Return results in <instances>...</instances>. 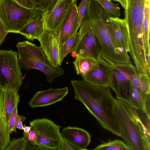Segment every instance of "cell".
I'll list each match as a JSON object with an SVG mask.
<instances>
[{
  "instance_id": "obj_9",
  "label": "cell",
  "mask_w": 150,
  "mask_h": 150,
  "mask_svg": "<svg viewBox=\"0 0 150 150\" xmlns=\"http://www.w3.org/2000/svg\"><path fill=\"white\" fill-rule=\"evenodd\" d=\"M77 33V43L74 52L76 54L97 59L100 53V47L86 12Z\"/></svg>"
},
{
  "instance_id": "obj_7",
  "label": "cell",
  "mask_w": 150,
  "mask_h": 150,
  "mask_svg": "<svg viewBox=\"0 0 150 150\" xmlns=\"http://www.w3.org/2000/svg\"><path fill=\"white\" fill-rule=\"evenodd\" d=\"M17 53L12 50H0V84L18 91L23 83L22 73Z\"/></svg>"
},
{
  "instance_id": "obj_41",
  "label": "cell",
  "mask_w": 150,
  "mask_h": 150,
  "mask_svg": "<svg viewBox=\"0 0 150 150\" xmlns=\"http://www.w3.org/2000/svg\"><path fill=\"white\" fill-rule=\"evenodd\" d=\"M1 89H2V87L0 84V90Z\"/></svg>"
},
{
  "instance_id": "obj_33",
  "label": "cell",
  "mask_w": 150,
  "mask_h": 150,
  "mask_svg": "<svg viewBox=\"0 0 150 150\" xmlns=\"http://www.w3.org/2000/svg\"><path fill=\"white\" fill-rule=\"evenodd\" d=\"M26 119L25 117L21 116L18 114H17L16 119L15 127L20 130H23L24 126L22 122H23Z\"/></svg>"
},
{
  "instance_id": "obj_37",
  "label": "cell",
  "mask_w": 150,
  "mask_h": 150,
  "mask_svg": "<svg viewBox=\"0 0 150 150\" xmlns=\"http://www.w3.org/2000/svg\"><path fill=\"white\" fill-rule=\"evenodd\" d=\"M131 81L134 86L141 92L140 85L139 74L137 73L134 74L131 77Z\"/></svg>"
},
{
  "instance_id": "obj_34",
  "label": "cell",
  "mask_w": 150,
  "mask_h": 150,
  "mask_svg": "<svg viewBox=\"0 0 150 150\" xmlns=\"http://www.w3.org/2000/svg\"><path fill=\"white\" fill-rule=\"evenodd\" d=\"M17 3L27 8L34 9V5L31 0H13Z\"/></svg>"
},
{
  "instance_id": "obj_31",
  "label": "cell",
  "mask_w": 150,
  "mask_h": 150,
  "mask_svg": "<svg viewBox=\"0 0 150 150\" xmlns=\"http://www.w3.org/2000/svg\"><path fill=\"white\" fill-rule=\"evenodd\" d=\"M59 150H79V149L62 137Z\"/></svg>"
},
{
  "instance_id": "obj_28",
  "label": "cell",
  "mask_w": 150,
  "mask_h": 150,
  "mask_svg": "<svg viewBox=\"0 0 150 150\" xmlns=\"http://www.w3.org/2000/svg\"><path fill=\"white\" fill-rule=\"evenodd\" d=\"M88 1V0H82L79 6L77 7L78 24L79 27L86 12Z\"/></svg>"
},
{
  "instance_id": "obj_10",
  "label": "cell",
  "mask_w": 150,
  "mask_h": 150,
  "mask_svg": "<svg viewBox=\"0 0 150 150\" xmlns=\"http://www.w3.org/2000/svg\"><path fill=\"white\" fill-rule=\"evenodd\" d=\"M76 3L74 0H60L52 10L43 12L42 17L45 29L58 32L64 20Z\"/></svg>"
},
{
  "instance_id": "obj_23",
  "label": "cell",
  "mask_w": 150,
  "mask_h": 150,
  "mask_svg": "<svg viewBox=\"0 0 150 150\" xmlns=\"http://www.w3.org/2000/svg\"><path fill=\"white\" fill-rule=\"evenodd\" d=\"M78 38V33L75 32L64 44L59 57L60 66L67 56L69 53L74 52Z\"/></svg>"
},
{
  "instance_id": "obj_29",
  "label": "cell",
  "mask_w": 150,
  "mask_h": 150,
  "mask_svg": "<svg viewBox=\"0 0 150 150\" xmlns=\"http://www.w3.org/2000/svg\"><path fill=\"white\" fill-rule=\"evenodd\" d=\"M18 114V105L15 107L11 115L8 123V130L9 133L12 134L13 132L17 133L16 129L15 127V121Z\"/></svg>"
},
{
  "instance_id": "obj_22",
  "label": "cell",
  "mask_w": 150,
  "mask_h": 150,
  "mask_svg": "<svg viewBox=\"0 0 150 150\" xmlns=\"http://www.w3.org/2000/svg\"><path fill=\"white\" fill-rule=\"evenodd\" d=\"M144 99L142 92L134 86L131 82L129 100L128 103L134 108L144 112Z\"/></svg>"
},
{
  "instance_id": "obj_11",
  "label": "cell",
  "mask_w": 150,
  "mask_h": 150,
  "mask_svg": "<svg viewBox=\"0 0 150 150\" xmlns=\"http://www.w3.org/2000/svg\"><path fill=\"white\" fill-rule=\"evenodd\" d=\"M67 87L49 89L37 92L28 103L32 108L49 105L61 101L68 93Z\"/></svg>"
},
{
  "instance_id": "obj_3",
  "label": "cell",
  "mask_w": 150,
  "mask_h": 150,
  "mask_svg": "<svg viewBox=\"0 0 150 150\" xmlns=\"http://www.w3.org/2000/svg\"><path fill=\"white\" fill-rule=\"evenodd\" d=\"M100 47V54L120 64L132 62L128 52L116 40L108 20L110 16L95 0H88L86 11Z\"/></svg>"
},
{
  "instance_id": "obj_5",
  "label": "cell",
  "mask_w": 150,
  "mask_h": 150,
  "mask_svg": "<svg viewBox=\"0 0 150 150\" xmlns=\"http://www.w3.org/2000/svg\"><path fill=\"white\" fill-rule=\"evenodd\" d=\"M97 59L109 69V86L115 93L116 98L128 103L131 77L134 74L138 73L135 66L132 62L120 64L113 62L100 53Z\"/></svg>"
},
{
  "instance_id": "obj_8",
  "label": "cell",
  "mask_w": 150,
  "mask_h": 150,
  "mask_svg": "<svg viewBox=\"0 0 150 150\" xmlns=\"http://www.w3.org/2000/svg\"><path fill=\"white\" fill-rule=\"evenodd\" d=\"M36 135V145L43 150H59L62 138L61 126L46 118L37 119L30 122Z\"/></svg>"
},
{
  "instance_id": "obj_21",
  "label": "cell",
  "mask_w": 150,
  "mask_h": 150,
  "mask_svg": "<svg viewBox=\"0 0 150 150\" xmlns=\"http://www.w3.org/2000/svg\"><path fill=\"white\" fill-rule=\"evenodd\" d=\"M150 0H145L142 25L143 39L145 56L150 54L149 42Z\"/></svg>"
},
{
  "instance_id": "obj_40",
  "label": "cell",
  "mask_w": 150,
  "mask_h": 150,
  "mask_svg": "<svg viewBox=\"0 0 150 150\" xmlns=\"http://www.w3.org/2000/svg\"><path fill=\"white\" fill-rule=\"evenodd\" d=\"M118 2L120 3L122 7L125 9L126 7V0H118Z\"/></svg>"
},
{
  "instance_id": "obj_24",
  "label": "cell",
  "mask_w": 150,
  "mask_h": 150,
  "mask_svg": "<svg viewBox=\"0 0 150 150\" xmlns=\"http://www.w3.org/2000/svg\"><path fill=\"white\" fill-rule=\"evenodd\" d=\"M94 150H130L129 147L122 141L116 139L98 145Z\"/></svg>"
},
{
  "instance_id": "obj_6",
  "label": "cell",
  "mask_w": 150,
  "mask_h": 150,
  "mask_svg": "<svg viewBox=\"0 0 150 150\" xmlns=\"http://www.w3.org/2000/svg\"><path fill=\"white\" fill-rule=\"evenodd\" d=\"M43 12L24 7L13 0H0V20L8 33H19Z\"/></svg>"
},
{
  "instance_id": "obj_26",
  "label": "cell",
  "mask_w": 150,
  "mask_h": 150,
  "mask_svg": "<svg viewBox=\"0 0 150 150\" xmlns=\"http://www.w3.org/2000/svg\"><path fill=\"white\" fill-rule=\"evenodd\" d=\"M30 144L24 136L17 139L13 138L10 141L6 150H26Z\"/></svg>"
},
{
  "instance_id": "obj_36",
  "label": "cell",
  "mask_w": 150,
  "mask_h": 150,
  "mask_svg": "<svg viewBox=\"0 0 150 150\" xmlns=\"http://www.w3.org/2000/svg\"><path fill=\"white\" fill-rule=\"evenodd\" d=\"M27 139L30 144L36 145V135L32 127L29 132Z\"/></svg>"
},
{
  "instance_id": "obj_17",
  "label": "cell",
  "mask_w": 150,
  "mask_h": 150,
  "mask_svg": "<svg viewBox=\"0 0 150 150\" xmlns=\"http://www.w3.org/2000/svg\"><path fill=\"white\" fill-rule=\"evenodd\" d=\"M42 15L28 23L19 33L28 40L33 41L35 39L38 40L45 29Z\"/></svg>"
},
{
  "instance_id": "obj_32",
  "label": "cell",
  "mask_w": 150,
  "mask_h": 150,
  "mask_svg": "<svg viewBox=\"0 0 150 150\" xmlns=\"http://www.w3.org/2000/svg\"><path fill=\"white\" fill-rule=\"evenodd\" d=\"M150 94L145 96L144 99V111L146 115L150 118Z\"/></svg>"
},
{
  "instance_id": "obj_19",
  "label": "cell",
  "mask_w": 150,
  "mask_h": 150,
  "mask_svg": "<svg viewBox=\"0 0 150 150\" xmlns=\"http://www.w3.org/2000/svg\"><path fill=\"white\" fill-rule=\"evenodd\" d=\"M77 75L83 77L90 70L96 68L100 63L97 58L76 54L73 62Z\"/></svg>"
},
{
  "instance_id": "obj_20",
  "label": "cell",
  "mask_w": 150,
  "mask_h": 150,
  "mask_svg": "<svg viewBox=\"0 0 150 150\" xmlns=\"http://www.w3.org/2000/svg\"><path fill=\"white\" fill-rule=\"evenodd\" d=\"M4 95L0 90V150H6L10 142V133L8 125L3 114Z\"/></svg>"
},
{
  "instance_id": "obj_30",
  "label": "cell",
  "mask_w": 150,
  "mask_h": 150,
  "mask_svg": "<svg viewBox=\"0 0 150 150\" xmlns=\"http://www.w3.org/2000/svg\"><path fill=\"white\" fill-rule=\"evenodd\" d=\"M35 6V9L44 12L45 11L52 0H31Z\"/></svg>"
},
{
  "instance_id": "obj_12",
  "label": "cell",
  "mask_w": 150,
  "mask_h": 150,
  "mask_svg": "<svg viewBox=\"0 0 150 150\" xmlns=\"http://www.w3.org/2000/svg\"><path fill=\"white\" fill-rule=\"evenodd\" d=\"M40 47L47 57L54 66H60L58 50V32L45 29L38 40Z\"/></svg>"
},
{
  "instance_id": "obj_35",
  "label": "cell",
  "mask_w": 150,
  "mask_h": 150,
  "mask_svg": "<svg viewBox=\"0 0 150 150\" xmlns=\"http://www.w3.org/2000/svg\"><path fill=\"white\" fill-rule=\"evenodd\" d=\"M8 33L3 23L0 20V45L5 40Z\"/></svg>"
},
{
  "instance_id": "obj_27",
  "label": "cell",
  "mask_w": 150,
  "mask_h": 150,
  "mask_svg": "<svg viewBox=\"0 0 150 150\" xmlns=\"http://www.w3.org/2000/svg\"><path fill=\"white\" fill-rule=\"evenodd\" d=\"M139 75L140 89L144 98L146 95L150 94V77L147 74H140Z\"/></svg>"
},
{
  "instance_id": "obj_16",
  "label": "cell",
  "mask_w": 150,
  "mask_h": 150,
  "mask_svg": "<svg viewBox=\"0 0 150 150\" xmlns=\"http://www.w3.org/2000/svg\"><path fill=\"white\" fill-rule=\"evenodd\" d=\"M83 78L86 81L95 86H109L110 74L109 69L107 67L100 63L96 68L89 71Z\"/></svg>"
},
{
  "instance_id": "obj_43",
  "label": "cell",
  "mask_w": 150,
  "mask_h": 150,
  "mask_svg": "<svg viewBox=\"0 0 150 150\" xmlns=\"http://www.w3.org/2000/svg\"><path fill=\"white\" fill-rule=\"evenodd\" d=\"M109 0V1H111V0Z\"/></svg>"
},
{
  "instance_id": "obj_18",
  "label": "cell",
  "mask_w": 150,
  "mask_h": 150,
  "mask_svg": "<svg viewBox=\"0 0 150 150\" xmlns=\"http://www.w3.org/2000/svg\"><path fill=\"white\" fill-rule=\"evenodd\" d=\"M1 90L4 95L3 114L8 125L11 115L15 106L18 105L20 97L18 91L10 88L4 86Z\"/></svg>"
},
{
  "instance_id": "obj_14",
  "label": "cell",
  "mask_w": 150,
  "mask_h": 150,
  "mask_svg": "<svg viewBox=\"0 0 150 150\" xmlns=\"http://www.w3.org/2000/svg\"><path fill=\"white\" fill-rule=\"evenodd\" d=\"M62 137L77 148L79 150H86L91 140L89 132L81 128L68 127L63 129L61 132Z\"/></svg>"
},
{
  "instance_id": "obj_39",
  "label": "cell",
  "mask_w": 150,
  "mask_h": 150,
  "mask_svg": "<svg viewBox=\"0 0 150 150\" xmlns=\"http://www.w3.org/2000/svg\"><path fill=\"white\" fill-rule=\"evenodd\" d=\"M60 0H52L50 5L46 11H49L52 10L54 8ZM74 0L77 1V0Z\"/></svg>"
},
{
  "instance_id": "obj_1",
  "label": "cell",
  "mask_w": 150,
  "mask_h": 150,
  "mask_svg": "<svg viewBox=\"0 0 150 150\" xmlns=\"http://www.w3.org/2000/svg\"><path fill=\"white\" fill-rule=\"evenodd\" d=\"M75 99L81 102L103 128L120 137L115 115L116 99L109 86L101 87L81 80L71 81Z\"/></svg>"
},
{
  "instance_id": "obj_25",
  "label": "cell",
  "mask_w": 150,
  "mask_h": 150,
  "mask_svg": "<svg viewBox=\"0 0 150 150\" xmlns=\"http://www.w3.org/2000/svg\"><path fill=\"white\" fill-rule=\"evenodd\" d=\"M110 16L119 17L120 15V8L118 4H115L109 0H95Z\"/></svg>"
},
{
  "instance_id": "obj_38",
  "label": "cell",
  "mask_w": 150,
  "mask_h": 150,
  "mask_svg": "<svg viewBox=\"0 0 150 150\" xmlns=\"http://www.w3.org/2000/svg\"><path fill=\"white\" fill-rule=\"evenodd\" d=\"M32 128L31 126H26L25 125L24 126L23 130V136L27 139L29 132Z\"/></svg>"
},
{
  "instance_id": "obj_13",
  "label": "cell",
  "mask_w": 150,
  "mask_h": 150,
  "mask_svg": "<svg viewBox=\"0 0 150 150\" xmlns=\"http://www.w3.org/2000/svg\"><path fill=\"white\" fill-rule=\"evenodd\" d=\"M77 7L76 4H74L60 27L58 32L59 57L64 44L79 28L78 24Z\"/></svg>"
},
{
  "instance_id": "obj_2",
  "label": "cell",
  "mask_w": 150,
  "mask_h": 150,
  "mask_svg": "<svg viewBox=\"0 0 150 150\" xmlns=\"http://www.w3.org/2000/svg\"><path fill=\"white\" fill-rule=\"evenodd\" d=\"M115 115L120 137L130 150H150V120L145 113L116 100Z\"/></svg>"
},
{
  "instance_id": "obj_42",
  "label": "cell",
  "mask_w": 150,
  "mask_h": 150,
  "mask_svg": "<svg viewBox=\"0 0 150 150\" xmlns=\"http://www.w3.org/2000/svg\"><path fill=\"white\" fill-rule=\"evenodd\" d=\"M114 1H118V0H113Z\"/></svg>"
},
{
  "instance_id": "obj_4",
  "label": "cell",
  "mask_w": 150,
  "mask_h": 150,
  "mask_svg": "<svg viewBox=\"0 0 150 150\" xmlns=\"http://www.w3.org/2000/svg\"><path fill=\"white\" fill-rule=\"evenodd\" d=\"M16 47L21 68L27 71L32 69L40 71L45 75L49 83L64 73L62 67L54 66L52 64L40 47L27 40L18 42Z\"/></svg>"
},
{
  "instance_id": "obj_15",
  "label": "cell",
  "mask_w": 150,
  "mask_h": 150,
  "mask_svg": "<svg viewBox=\"0 0 150 150\" xmlns=\"http://www.w3.org/2000/svg\"><path fill=\"white\" fill-rule=\"evenodd\" d=\"M108 21L116 40L122 47L129 52V35L125 20L119 17H110Z\"/></svg>"
}]
</instances>
